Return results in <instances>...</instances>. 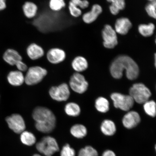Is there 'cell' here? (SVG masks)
Returning a JSON list of instances; mask_svg holds the SVG:
<instances>
[{
	"mask_svg": "<svg viewBox=\"0 0 156 156\" xmlns=\"http://www.w3.org/2000/svg\"><path fill=\"white\" fill-rule=\"evenodd\" d=\"M126 71V77L130 80L137 79L139 75V68L136 62L128 56L121 55L113 60L110 67L111 75L116 79H120Z\"/></svg>",
	"mask_w": 156,
	"mask_h": 156,
	"instance_id": "cell-1",
	"label": "cell"
},
{
	"mask_svg": "<svg viewBox=\"0 0 156 156\" xmlns=\"http://www.w3.org/2000/svg\"><path fill=\"white\" fill-rule=\"evenodd\" d=\"M33 118L36 122L37 129L43 133L51 132L55 127L56 118L50 109L45 107L38 106L35 108L32 113Z\"/></svg>",
	"mask_w": 156,
	"mask_h": 156,
	"instance_id": "cell-2",
	"label": "cell"
},
{
	"mask_svg": "<svg viewBox=\"0 0 156 156\" xmlns=\"http://www.w3.org/2000/svg\"><path fill=\"white\" fill-rule=\"evenodd\" d=\"M129 93L134 102L140 104H144L149 101L151 95L149 89L142 83L134 84L130 87Z\"/></svg>",
	"mask_w": 156,
	"mask_h": 156,
	"instance_id": "cell-3",
	"label": "cell"
},
{
	"mask_svg": "<svg viewBox=\"0 0 156 156\" xmlns=\"http://www.w3.org/2000/svg\"><path fill=\"white\" fill-rule=\"evenodd\" d=\"M46 69L40 66H33L27 70L25 76V83L29 86L37 84L42 81L47 75Z\"/></svg>",
	"mask_w": 156,
	"mask_h": 156,
	"instance_id": "cell-4",
	"label": "cell"
},
{
	"mask_svg": "<svg viewBox=\"0 0 156 156\" xmlns=\"http://www.w3.org/2000/svg\"><path fill=\"white\" fill-rule=\"evenodd\" d=\"M36 147L40 153L44 154L45 156H52L59 150L57 141L51 136L43 138L40 141L37 143Z\"/></svg>",
	"mask_w": 156,
	"mask_h": 156,
	"instance_id": "cell-5",
	"label": "cell"
},
{
	"mask_svg": "<svg viewBox=\"0 0 156 156\" xmlns=\"http://www.w3.org/2000/svg\"><path fill=\"white\" fill-rule=\"evenodd\" d=\"M111 98L113 101L115 108L127 112L133 107L134 101L129 95H126L118 93H114L111 95Z\"/></svg>",
	"mask_w": 156,
	"mask_h": 156,
	"instance_id": "cell-6",
	"label": "cell"
},
{
	"mask_svg": "<svg viewBox=\"0 0 156 156\" xmlns=\"http://www.w3.org/2000/svg\"><path fill=\"white\" fill-rule=\"evenodd\" d=\"M49 94L52 99L58 102L67 101L70 95L69 86L63 83L58 86L52 87L49 91Z\"/></svg>",
	"mask_w": 156,
	"mask_h": 156,
	"instance_id": "cell-7",
	"label": "cell"
},
{
	"mask_svg": "<svg viewBox=\"0 0 156 156\" xmlns=\"http://www.w3.org/2000/svg\"><path fill=\"white\" fill-rule=\"evenodd\" d=\"M69 85L75 92L82 94L87 91L89 84L83 75L76 73H74L70 78Z\"/></svg>",
	"mask_w": 156,
	"mask_h": 156,
	"instance_id": "cell-8",
	"label": "cell"
},
{
	"mask_svg": "<svg viewBox=\"0 0 156 156\" xmlns=\"http://www.w3.org/2000/svg\"><path fill=\"white\" fill-rule=\"evenodd\" d=\"M6 121L9 128L17 134H21L26 128L24 119L19 114H13L7 117Z\"/></svg>",
	"mask_w": 156,
	"mask_h": 156,
	"instance_id": "cell-9",
	"label": "cell"
},
{
	"mask_svg": "<svg viewBox=\"0 0 156 156\" xmlns=\"http://www.w3.org/2000/svg\"><path fill=\"white\" fill-rule=\"evenodd\" d=\"M103 45L109 49L114 48L118 44L116 31L109 25H105L102 32Z\"/></svg>",
	"mask_w": 156,
	"mask_h": 156,
	"instance_id": "cell-10",
	"label": "cell"
},
{
	"mask_svg": "<svg viewBox=\"0 0 156 156\" xmlns=\"http://www.w3.org/2000/svg\"><path fill=\"white\" fill-rule=\"evenodd\" d=\"M46 57L48 61L52 64L62 63L65 60L66 54L62 49L57 48H52L48 50Z\"/></svg>",
	"mask_w": 156,
	"mask_h": 156,
	"instance_id": "cell-11",
	"label": "cell"
},
{
	"mask_svg": "<svg viewBox=\"0 0 156 156\" xmlns=\"http://www.w3.org/2000/svg\"><path fill=\"white\" fill-rule=\"evenodd\" d=\"M141 122V117L138 113L135 111L128 112L122 118L123 125L128 129L135 127Z\"/></svg>",
	"mask_w": 156,
	"mask_h": 156,
	"instance_id": "cell-12",
	"label": "cell"
},
{
	"mask_svg": "<svg viewBox=\"0 0 156 156\" xmlns=\"http://www.w3.org/2000/svg\"><path fill=\"white\" fill-rule=\"evenodd\" d=\"M27 54L29 58L32 60H36L43 57L44 51L41 46L36 43L29 44L27 48Z\"/></svg>",
	"mask_w": 156,
	"mask_h": 156,
	"instance_id": "cell-13",
	"label": "cell"
},
{
	"mask_svg": "<svg viewBox=\"0 0 156 156\" xmlns=\"http://www.w3.org/2000/svg\"><path fill=\"white\" fill-rule=\"evenodd\" d=\"M5 61L11 66H15L19 62L22 60V56L19 52L13 49L9 48L5 52L3 55Z\"/></svg>",
	"mask_w": 156,
	"mask_h": 156,
	"instance_id": "cell-14",
	"label": "cell"
},
{
	"mask_svg": "<svg viewBox=\"0 0 156 156\" xmlns=\"http://www.w3.org/2000/svg\"><path fill=\"white\" fill-rule=\"evenodd\" d=\"M8 81L10 84L14 87H19L25 82V76L22 72L19 71L10 72L7 76Z\"/></svg>",
	"mask_w": 156,
	"mask_h": 156,
	"instance_id": "cell-15",
	"label": "cell"
},
{
	"mask_svg": "<svg viewBox=\"0 0 156 156\" xmlns=\"http://www.w3.org/2000/svg\"><path fill=\"white\" fill-rule=\"evenodd\" d=\"M132 27V23L126 17L118 19L115 24L116 32L121 35H125L127 34Z\"/></svg>",
	"mask_w": 156,
	"mask_h": 156,
	"instance_id": "cell-16",
	"label": "cell"
},
{
	"mask_svg": "<svg viewBox=\"0 0 156 156\" xmlns=\"http://www.w3.org/2000/svg\"><path fill=\"white\" fill-rule=\"evenodd\" d=\"M102 11V9L100 5H93L90 11L85 13L83 15V20L87 24H90L96 20Z\"/></svg>",
	"mask_w": 156,
	"mask_h": 156,
	"instance_id": "cell-17",
	"label": "cell"
},
{
	"mask_svg": "<svg viewBox=\"0 0 156 156\" xmlns=\"http://www.w3.org/2000/svg\"><path fill=\"white\" fill-rule=\"evenodd\" d=\"M22 9L25 16L27 18L31 19L36 16L38 8L37 5L33 2L27 1L23 5Z\"/></svg>",
	"mask_w": 156,
	"mask_h": 156,
	"instance_id": "cell-18",
	"label": "cell"
},
{
	"mask_svg": "<svg viewBox=\"0 0 156 156\" xmlns=\"http://www.w3.org/2000/svg\"><path fill=\"white\" fill-rule=\"evenodd\" d=\"M71 64L73 69L78 73L85 71L88 67L87 60L81 56H78L74 58Z\"/></svg>",
	"mask_w": 156,
	"mask_h": 156,
	"instance_id": "cell-19",
	"label": "cell"
},
{
	"mask_svg": "<svg viewBox=\"0 0 156 156\" xmlns=\"http://www.w3.org/2000/svg\"><path fill=\"white\" fill-rule=\"evenodd\" d=\"M101 130L104 135L112 136L115 133L116 128L115 123L110 120H105L101 125Z\"/></svg>",
	"mask_w": 156,
	"mask_h": 156,
	"instance_id": "cell-20",
	"label": "cell"
},
{
	"mask_svg": "<svg viewBox=\"0 0 156 156\" xmlns=\"http://www.w3.org/2000/svg\"><path fill=\"white\" fill-rule=\"evenodd\" d=\"M70 132L74 137L77 138H82L87 136V129L82 124L74 125L71 128Z\"/></svg>",
	"mask_w": 156,
	"mask_h": 156,
	"instance_id": "cell-21",
	"label": "cell"
},
{
	"mask_svg": "<svg viewBox=\"0 0 156 156\" xmlns=\"http://www.w3.org/2000/svg\"><path fill=\"white\" fill-rule=\"evenodd\" d=\"M64 111L68 116L72 117L79 116L81 113V108L77 103L69 102L66 104L64 107Z\"/></svg>",
	"mask_w": 156,
	"mask_h": 156,
	"instance_id": "cell-22",
	"label": "cell"
},
{
	"mask_svg": "<svg viewBox=\"0 0 156 156\" xmlns=\"http://www.w3.org/2000/svg\"><path fill=\"white\" fill-rule=\"evenodd\" d=\"M95 107L97 110L101 113H106L110 108V104L108 100L103 97H99L95 102Z\"/></svg>",
	"mask_w": 156,
	"mask_h": 156,
	"instance_id": "cell-23",
	"label": "cell"
},
{
	"mask_svg": "<svg viewBox=\"0 0 156 156\" xmlns=\"http://www.w3.org/2000/svg\"><path fill=\"white\" fill-rule=\"evenodd\" d=\"M20 140L24 145L31 146L34 145L36 142V138L32 133L24 131L21 133Z\"/></svg>",
	"mask_w": 156,
	"mask_h": 156,
	"instance_id": "cell-24",
	"label": "cell"
},
{
	"mask_svg": "<svg viewBox=\"0 0 156 156\" xmlns=\"http://www.w3.org/2000/svg\"><path fill=\"white\" fill-rule=\"evenodd\" d=\"M154 25L152 23L149 24H141L138 27V31L142 36L144 37H150L154 34L155 30Z\"/></svg>",
	"mask_w": 156,
	"mask_h": 156,
	"instance_id": "cell-25",
	"label": "cell"
},
{
	"mask_svg": "<svg viewBox=\"0 0 156 156\" xmlns=\"http://www.w3.org/2000/svg\"><path fill=\"white\" fill-rule=\"evenodd\" d=\"M144 110L148 115L153 117L156 116V103L154 101H148L144 103Z\"/></svg>",
	"mask_w": 156,
	"mask_h": 156,
	"instance_id": "cell-26",
	"label": "cell"
},
{
	"mask_svg": "<svg viewBox=\"0 0 156 156\" xmlns=\"http://www.w3.org/2000/svg\"><path fill=\"white\" fill-rule=\"evenodd\" d=\"M66 3L64 0H50L49 7L54 12H58L65 8Z\"/></svg>",
	"mask_w": 156,
	"mask_h": 156,
	"instance_id": "cell-27",
	"label": "cell"
},
{
	"mask_svg": "<svg viewBox=\"0 0 156 156\" xmlns=\"http://www.w3.org/2000/svg\"><path fill=\"white\" fill-rule=\"evenodd\" d=\"M97 150L92 146H88L80 150L78 156H98Z\"/></svg>",
	"mask_w": 156,
	"mask_h": 156,
	"instance_id": "cell-28",
	"label": "cell"
},
{
	"mask_svg": "<svg viewBox=\"0 0 156 156\" xmlns=\"http://www.w3.org/2000/svg\"><path fill=\"white\" fill-rule=\"evenodd\" d=\"M68 7L70 14L72 16L78 17L81 15L82 14L81 9L70 1L69 2Z\"/></svg>",
	"mask_w": 156,
	"mask_h": 156,
	"instance_id": "cell-29",
	"label": "cell"
},
{
	"mask_svg": "<svg viewBox=\"0 0 156 156\" xmlns=\"http://www.w3.org/2000/svg\"><path fill=\"white\" fill-rule=\"evenodd\" d=\"M75 150L72 148L69 144H66L62 148L60 156H75Z\"/></svg>",
	"mask_w": 156,
	"mask_h": 156,
	"instance_id": "cell-30",
	"label": "cell"
},
{
	"mask_svg": "<svg viewBox=\"0 0 156 156\" xmlns=\"http://www.w3.org/2000/svg\"><path fill=\"white\" fill-rule=\"evenodd\" d=\"M146 10L150 16L156 19V2H151L146 6Z\"/></svg>",
	"mask_w": 156,
	"mask_h": 156,
	"instance_id": "cell-31",
	"label": "cell"
},
{
	"mask_svg": "<svg viewBox=\"0 0 156 156\" xmlns=\"http://www.w3.org/2000/svg\"><path fill=\"white\" fill-rule=\"evenodd\" d=\"M70 1L80 9H84L89 5V2L87 0H70Z\"/></svg>",
	"mask_w": 156,
	"mask_h": 156,
	"instance_id": "cell-32",
	"label": "cell"
},
{
	"mask_svg": "<svg viewBox=\"0 0 156 156\" xmlns=\"http://www.w3.org/2000/svg\"><path fill=\"white\" fill-rule=\"evenodd\" d=\"M107 2L112 3V5L116 7L120 10L124 9L126 3L125 0H107Z\"/></svg>",
	"mask_w": 156,
	"mask_h": 156,
	"instance_id": "cell-33",
	"label": "cell"
},
{
	"mask_svg": "<svg viewBox=\"0 0 156 156\" xmlns=\"http://www.w3.org/2000/svg\"><path fill=\"white\" fill-rule=\"evenodd\" d=\"M17 69L18 71L21 72H25L27 71L28 69V66L27 64L23 62L22 60L20 61L16 64Z\"/></svg>",
	"mask_w": 156,
	"mask_h": 156,
	"instance_id": "cell-34",
	"label": "cell"
},
{
	"mask_svg": "<svg viewBox=\"0 0 156 156\" xmlns=\"http://www.w3.org/2000/svg\"><path fill=\"white\" fill-rule=\"evenodd\" d=\"M110 10L111 12L112 13V14L114 15L118 14L120 11L117 8L112 5H111L110 6Z\"/></svg>",
	"mask_w": 156,
	"mask_h": 156,
	"instance_id": "cell-35",
	"label": "cell"
},
{
	"mask_svg": "<svg viewBox=\"0 0 156 156\" xmlns=\"http://www.w3.org/2000/svg\"><path fill=\"white\" fill-rule=\"evenodd\" d=\"M102 156H116V155L114 151L108 150L103 152Z\"/></svg>",
	"mask_w": 156,
	"mask_h": 156,
	"instance_id": "cell-36",
	"label": "cell"
},
{
	"mask_svg": "<svg viewBox=\"0 0 156 156\" xmlns=\"http://www.w3.org/2000/svg\"><path fill=\"white\" fill-rule=\"evenodd\" d=\"M6 7V0H0V11L3 10Z\"/></svg>",
	"mask_w": 156,
	"mask_h": 156,
	"instance_id": "cell-37",
	"label": "cell"
},
{
	"mask_svg": "<svg viewBox=\"0 0 156 156\" xmlns=\"http://www.w3.org/2000/svg\"><path fill=\"white\" fill-rule=\"evenodd\" d=\"M33 156H41L39 154H34ZM52 156L48 155V156Z\"/></svg>",
	"mask_w": 156,
	"mask_h": 156,
	"instance_id": "cell-38",
	"label": "cell"
},
{
	"mask_svg": "<svg viewBox=\"0 0 156 156\" xmlns=\"http://www.w3.org/2000/svg\"><path fill=\"white\" fill-rule=\"evenodd\" d=\"M149 1L151 2H153L155 1V0H149Z\"/></svg>",
	"mask_w": 156,
	"mask_h": 156,
	"instance_id": "cell-39",
	"label": "cell"
}]
</instances>
